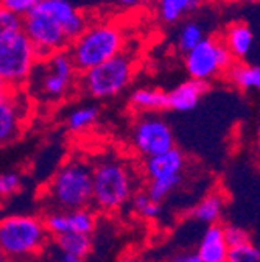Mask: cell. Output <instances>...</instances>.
I'll return each mask as SVG.
<instances>
[{
  "mask_svg": "<svg viewBox=\"0 0 260 262\" xmlns=\"http://www.w3.org/2000/svg\"><path fill=\"white\" fill-rule=\"evenodd\" d=\"M172 262H203L197 253H181L172 259Z\"/></svg>",
  "mask_w": 260,
  "mask_h": 262,
  "instance_id": "33",
  "label": "cell"
},
{
  "mask_svg": "<svg viewBox=\"0 0 260 262\" xmlns=\"http://www.w3.org/2000/svg\"><path fill=\"white\" fill-rule=\"evenodd\" d=\"M206 38L204 35V30L203 27L198 24V22H195V20H188L185 22L179 33H178V39H176V47L178 50L185 55L187 52H190L193 47H197L203 39Z\"/></svg>",
  "mask_w": 260,
  "mask_h": 262,
  "instance_id": "25",
  "label": "cell"
},
{
  "mask_svg": "<svg viewBox=\"0 0 260 262\" xmlns=\"http://www.w3.org/2000/svg\"><path fill=\"white\" fill-rule=\"evenodd\" d=\"M49 209L92 208V159L75 155L62 162L42 189Z\"/></svg>",
  "mask_w": 260,
  "mask_h": 262,
  "instance_id": "3",
  "label": "cell"
},
{
  "mask_svg": "<svg viewBox=\"0 0 260 262\" xmlns=\"http://www.w3.org/2000/svg\"><path fill=\"white\" fill-rule=\"evenodd\" d=\"M197 254L203 262H227L229 259V247L224 241L223 225H207L200 239Z\"/></svg>",
  "mask_w": 260,
  "mask_h": 262,
  "instance_id": "16",
  "label": "cell"
},
{
  "mask_svg": "<svg viewBox=\"0 0 260 262\" xmlns=\"http://www.w3.org/2000/svg\"><path fill=\"white\" fill-rule=\"evenodd\" d=\"M210 83L188 78L167 92V110L185 113L200 103L203 95L209 91Z\"/></svg>",
  "mask_w": 260,
  "mask_h": 262,
  "instance_id": "15",
  "label": "cell"
},
{
  "mask_svg": "<svg viewBox=\"0 0 260 262\" xmlns=\"http://www.w3.org/2000/svg\"><path fill=\"white\" fill-rule=\"evenodd\" d=\"M38 61L36 49L20 30L0 44V78L11 91H23Z\"/></svg>",
  "mask_w": 260,
  "mask_h": 262,
  "instance_id": "8",
  "label": "cell"
},
{
  "mask_svg": "<svg viewBox=\"0 0 260 262\" xmlns=\"http://www.w3.org/2000/svg\"><path fill=\"white\" fill-rule=\"evenodd\" d=\"M22 175L16 170L0 173V202L8 200L22 190Z\"/></svg>",
  "mask_w": 260,
  "mask_h": 262,
  "instance_id": "26",
  "label": "cell"
},
{
  "mask_svg": "<svg viewBox=\"0 0 260 262\" xmlns=\"http://www.w3.org/2000/svg\"><path fill=\"white\" fill-rule=\"evenodd\" d=\"M117 262H145V260L136 253H125L119 257Z\"/></svg>",
  "mask_w": 260,
  "mask_h": 262,
  "instance_id": "34",
  "label": "cell"
},
{
  "mask_svg": "<svg viewBox=\"0 0 260 262\" xmlns=\"http://www.w3.org/2000/svg\"><path fill=\"white\" fill-rule=\"evenodd\" d=\"M4 259V256H2V253H0V260H2Z\"/></svg>",
  "mask_w": 260,
  "mask_h": 262,
  "instance_id": "40",
  "label": "cell"
},
{
  "mask_svg": "<svg viewBox=\"0 0 260 262\" xmlns=\"http://www.w3.org/2000/svg\"><path fill=\"white\" fill-rule=\"evenodd\" d=\"M22 30V17L0 7V44Z\"/></svg>",
  "mask_w": 260,
  "mask_h": 262,
  "instance_id": "27",
  "label": "cell"
},
{
  "mask_svg": "<svg viewBox=\"0 0 260 262\" xmlns=\"http://www.w3.org/2000/svg\"><path fill=\"white\" fill-rule=\"evenodd\" d=\"M0 262H11V260H7V259H2V260H0Z\"/></svg>",
  "mask_w": 260,
  "mask_h": 262,
  "instance_id": "39",
  "label": "cell"
},
{
  "mask_svg": "<svg viewBox=\"0 0 260 262\" xmlns=\"http://www.w3.org/2000/svg\"><path fill=\"white\" fill-rule=\"evenodd\" d=\"M223 209H224V196L218 192H212V193L206 195L201 202L195 205L190 209L188 215L197 222H201L206 225H214V223L220 222Z\"/></svg>",
  "mask_w": 260,
  "mask_h": 262,
  "instance_id": "22",
  "label": "cell"
},
{
  "mask_svg": "<svg viewBox=\"0 0 260 262\" xmlns=\"http://www.w3.org/2000/svg\"><path fill=\"white\" fill-rule=\"evenodd\" d=\"M52 245L66 254L86 259L92 253L93 237L92 234H78V233L61 234V236L52 237Z\"/></svg>",
  "mask_w": 260,
  "mask_h": 262,
  "instance_id": "21",
  "label": "cell"
},
{
  "mask_svg": "<svg viewBox=\"0 0 260 262\" xmlns=\"http://www.w3.org/2000/svg\"><path fill=\"white\" fill-rule=\"evenodd\" d=\"M128 105L136 114L162 113L167 110V92L157 88H137L128 98Z\"/></svg>",
  "mask_w": 260,
  "mask_h": 262,
  "instance_id": "18",
  "label": "cell"
},
{
  "mask_svg": "<svg viewBox=\"0 0 260 262\" xmlns=\"http://www.w3.org/2000/svg\"><path fill=\"white\" fill-rule=\"evenodd\" d=\"M10 91H11V89L7 86V83H5L2 78H0V97H4V95H5V94H8Z\"/></svg>",
  "mask_w": 260,
  "mask_h": 262,
  "instance_id": "35",
  "label": "cell"
},
{
  "mask_svg": "<svg viewBox=\"0 0 260 262\" xmlns=\"http://www.w3.org/2000/svg\"><path fill=\"white\" fill-rule=\"evenodd\" d=\"M133 151L142 159L164 153L175 147V135L170 123L159 113L137 114L129 133Z\"/></svg>",
  "mask_w": 260,
  "mask_h": 262,
  "instance_id": "10",
  "label": "cell"
},
{
  "mask_svg": "<svg viewBox=\"0 0 260 262\" xmlns=\"http://www.w3.org/2000/svg\"><path fill=\"white\" fill-rule=\"evenodd\" d=\"M126 33L122 24L114 19H97L77 36L67 52L78 72H86L125 50Z\"/></svg>",
  "mask_w": 260,
  "mask_h": 262,
  "instance_id": "5",
  "label": "cell"
},
{
  "mask_svg": "<svg viewBox=\"0 0 260 262\" xmlns=\"http://www.w3.org/2000/svg\"><path fill=\"white\" fill-rule=\"evenodd\" d=\"M257 133H258V136H260V120H258V125H257Z\"/></svg>",
  "mask_w": 260,
  "mask_h": 262,
  "instance_id": "38",
  "label": "cell"
},
{
  "mask_svg": "<svg viewBox=\"0 0 260 262\" xmlns=\"http://www.w3.org/2000/svg\"><path fill=\"white\" fill-rule=\"evenodd\" d=\"M234 61V56L220 36H206L197 47L184 55V66L188 77L206 83L224 77Z\"/></svg>",
  "mask_w": 260,
  "mask_h": 262,
  "instance_id": "9",
  "label": "cell"
},
{
  "mask_svg": "<svg viewBox=\"0 0 260 262\" xmlns=\"http://www.w3.org/2000/svg\"><path fill=\"white\" fill-rule=\"evenodd\" d=\"M137 71V58L123 50L114 58L81 72L78 91L95 100H106L122 94L131 84Z\"/></svg>",
  "mask_w": 260,
  "mask_h": 262,
  "instance_id": "6",
  "label": "cell"
},
{
  "mask_svg": "<svg viewBox=\"0 0 260 262\" xmlns=\"http://www.w3.org/2000/svg\"><path fill=\"white\" fill-rule=\"evenodd\" d=\"M224 78L242 91L260 92V66L234 61L231 68L226 71Z\"/></svg>",
  "mask_w": 260,
  "mask_h": 262,
  "instance_id": "19",
  "label": "cell"
},
{
  "mask_svg": "<svg viewBox=\"0 0 260 262\" xmlns=\"http://www.w3.org/2000/svg\"><path fill=\"white\" fill-rule=\"evenodd\" d=\"M41 2L42 0H0V7H4L19 17H23L33 11Z\"/></svg>",
  "mask_w": 260,
  "mask_h": 262,
  "instance_id": "30",
  "label": "cell"
},
{
  "mask_svg": "<svg viewBox=\"0 0 260 262\" xmlns=\"http://www.w3.org/2000/svg\"><path fill=\"white\" fill-rule=\"evenodd\" d=\"M139 169L125 158L109 153L92 161V209L115 214L129 205L139 187Z\"/></svg>",
  "mask_w": 260,
  "mask_h": 262,
  "instance_id": "1",
  "label": "cell"
},
{
  "mask_svg": "<svg viewBox=\"0 0 260 262\" xmlns=\"http://www.w3.org/2000/svg\"><path fill=\"white\" fill-rule=\"evenodd\" d=\"M129 208H131V211L137 217H140L144 220H156L162 212L160 203L153 200L145 192V189H137L134 192L131 200H129Z\"/></svg>",
  "mask_w": 260,
  "mask_h": 262,
  "instance_id": "24",
  "label": "cell"
},
{
  "mask_svg": "<svg viewBox=\"0 0 260 262\" xmlns=\"http://www.w3.org/2000/svg\"><path fill=\"white\" fill-rule=\"evenodd\" d=\"M33 102L25 91H10L0 97V147L16 142L30 123Z\"/></svg>",
  "mask_w": 260,
  "mask_h": 262,
  "instance_id": "12",
  "label": "cell"
},
{
  "mask_svg": "<svg viewBox=\"0 0 260 262\" xmlns=\"http://www.w3.org/2000/svg\"><path fill=\"white\" fill-rule=\"evenodd\" d=\"M227 262H260V248L252 242L229 248V259Z\"/></svg>",
  "mask_w": 260,
  "mask_h": 262,
  "instance_id": "28",
  "label": "cell"
},
{
  "mask_svg": "<svg viewBox=\"0 0 260 262\" xmlns=\"http://www.w3.org/2000/svg\"><path fill=\"white\" fill-rule=\"evenodd\" d=\"M38 7L61 25L70 42L92 20L86 11L74 5L70 0H42Z\"/></svg>",
  "mask_w": 260,
  "mask_h": 262,
  "instance_id": "14",
  "label": "cell"
},
{
  "mask_svg": "<svg viewBox=\"0 0 260 262\" xmlns=\"http://www.w3.org/2000/svg\"><path fill=\"white\" fill-rule=\"evenodd\" d=\"M99 114L100 110L95 105H80L67 114L66 128L70 133H84V131L95 125Z\"/></svg>",
  "mask_w": 260,
  "mask_h": 262,
  "instance_id": "23",
  "label": "cell"
},
{
  "mask_svg": "<svg viewBox=\"0 0 260 262\" xmlns=\"http://www.w3.org/2000/svg\"><path fill=\"white\" fill-rule=\"evenodd\" d=\"M223 233H224V241L229 248H235V247H240V245L251 242L249 233L245 228L237 226V225H224Z\"/></svg>",
  "mask_w": 260,
  "mask_h": 262,
  "instance_id": "29",
  "label": "cell"
},
{
  "mask_svg": "<svg viewBox=\"0 0 260 262\" xmlns=\"http://www.w3.org/2000/svg\"><path fill=\"white\" fill-rule=\"evenodd\" d=\"M203 0H159L156 4V14L160 22L176 24L192 11L200 8Z\"/></svg>",
  "mask_w": 260,
  "mask_h": 262,
  "instance_id": "20",
  "label": "cell"
},
{
  "mask_svg": "<svg viewBox=\"0 0 260 262\" xmlns=\"http://www.w3.org/2000/svg\"><path fill=\"white\" fill-rule=\"evenodd\" d=\"M220 38L235 61H242L243 58H246L254 44V33L251 27L242 20H235L227 25Z\"/></svg>",
  "mask_w": 260,
  "mask_h": 262,
  "instance_id": "17",
  "label": "cell"
},
{
  "mask_svg": "<svg viewBox=\"0 0 260 262\" xmlns=\"http://www.w3.org/2000/svg\"><path fill=\"white\" fill-rule=\"evenodd\" d=\"M229 2H234V4H260V0H229Z\"/></svg>",
  "mask_w": 260,
  "mask_h": 262,
  "instance_id": "36",
  "label": "cell"
},
{
  "mask_svg": "<svg viewBox=\"0 0 260 262\" xmlns=\"http://www.w3.org/2000/svg\"><path fill=\"white\" fill-rule=\"evenodd\" d=\"M184 167L185 156L176 145L160 155L142 159L140 175L145 181V192L162 203L181 184Z\"/></svg>",
  "mask_w": 260,
  "mask_h": 262,
  "instance_id": "7",
  "label": "cell"
},
{
  "mask_svg": "<svg viewBox=\"0 0 260 262\" xmlns=\"http://www.w3.org/2000/svg\"><path fill=\"white\" fill-rule=\"evenodd\" d=\"M22 31L36 49L39 58L67 50L70 46V41L61 25L39 7L22 17Z\"/></svg>",
  "mask_w": 260,
  "mask_h": 262,
  "instance_id": "11",
  "label": "cell"
},
{
  "mask_svg": "<svg viewBox=\"0 0 260 262\" xmlns=\"http://www.w3.org/2000/svg\"><path fill=\"white\" fill-rule=\"evenodd\" d=\"M114 2L123 10H136L145 4V0H114Z\"/></svg>",
  "mask_w": 260,
  "mask_h": 262,
  "instance_id": "32",
  "label": "cell"
},
{
  "mask_svg": "<svg viewBox=\"0 0 260 262\" xmlns=\"http://www.w3.org/2000/svg\"><path fill=\"white\" fill-rule=\"evenodd\" d=\"M52 244L42 215L13 214L0 219V253L11 262H31Z\"/></svg>",
  "mask_w": 260,
  "mask_h": 262,
  "instance_id": "4",
  "label": "cell"
},
{
  "mask_svg": "<svg viewBox=\"0 0 260 262\" xmlns=\"http://www.w3.org/2000/svg\"><path fill=\"white\" fill-rule=\"evenodd\" d=\"M44 223L52 237L61 234H93L97 222V212L92 208L81 209H49L44 215Z\"/></svg>",
  "mask_w": 260,
  "mask_h": 262,
  "instance_id": "13",
  "label": "cell"
},
{
  "mask_svg": "<svg viewBox=\"0 0 260 262\" xmlns=\"http://www.w3.org/2000/svg\"><path fill=\"white\" fill-rule=\"evenodd\" d=\"M31 262H86V259H80V257L66 254L50 244L42 254H39L35 260H31Z\"/></svg>",
  "mask_w": 260,
  "mask_h": 262,
  "instance_id": "31",
  "label": "cell"
},
{
  "mask_svg": "<svg viewBox=\"0 0 260 262\" xmlns=\"http://www.w3.org/2000/svg\"><path fill=\"white\" fill-rule=\"evenodd\" d=\"M145 2H148V4H153V5H156L159 0H145Z\"/></svg>",
  "mask_w": 260,
  "mask_h": 262,
  "instance_id": "37",
  "label": "cell"
},
{
  "mask_svg": "<svg viewBox=\"0 0 260 262\" xmlns=\"http://www.w3.org/2000/svg\"><path fill=\"white\" fill-rule=\"evenodd\" d=\"M80 72L67 50L39 58L25 92L33 103L53 106L78 91Z\"/></svg>",
  "mask_w": 260,
  "mask_h": 262,
  "instance_id": "2",
  "label": "cell"
}]
</instances>
